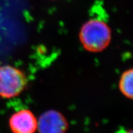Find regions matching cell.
<instances>
[{"instance_id": "2", "label": "cell", "mask_w": 133, "mask_h": 133, "mask_svg": "<svg viewBox=\"0 0 133 133\" xmlns=\"http://www.w3.org/2000/svg\"><path fill=\"white\" fill-rule=\"evenodd\" d=\"M27 85V78L21 70L11 65L0 66V97L12 98L19 95Z\"/></svg>"}, {"instance_id": "5", "label": "cell", "mask_w": 133, "mask_h": 133, "mask_svg": "<svg viewBox=\"0 0 133 133\" xmlns=\"http://www.w3.org/2000/svg\"><path fill=\"white\" fill-rule=\"evenodd\" d=\"M119 89L123 95L133 100V69L124 71L119 80Z\"/></svg>"}, {"instance_id": "4", "label": "cell", "mask_w": 133, "mask_h": 133, "mask_svg": "<svg viewBox=\"0 0 133 133\" xmlns=\"http://www.w3.org/2000/svg\"><path fill=\"white\" fill-rule=\"evenodd\" d=\"M9 124L13 133H35L37 130L38 120L32 112L24 109L13 114Z\"/></svg>"}, {"instance_id": "1", "label": "cell", "mask_w": 133, "mask_h": 133, "mask_svg": "<svg viewBox=\"0 0 133 133\" xmlns=\"http://www.w3.org/2000/svg\"><path fill=\"white\" fill-rule=\"evenodd\" d=\"M79 37L81 44L86 51L100 52L109 45L112 39V32L105 22L95 18L83 24Z\"/></svg>"}, {"instance_id": "6", "label": "cell", "mask_w": 133, "mask_h": 133, "mask_svg": "<svg viewBox=\"0 0 133 133\" xmlns=\"http://www.w3.org/2000/svg\"><path fill=\"white\" fill-rule=\"evenodd\" d=\"M117 133H133V129H121V130L118 131Z\"/></svg>"}, {"instance_id": "3", "label": "cell", "mask_w": 133, "mask_h": 133, "mask_svg": "<svg viewBox=\"0 0 133 133\" xmlns=\"http://www.w3.org/2000/svg\"><path fill=\"white\" fill-rule=\"evenodd\" d=\"M69 123L64 115L55 110H49L42 114L38 120L39 133H66Z\"/></svg>"}]
</instances>
